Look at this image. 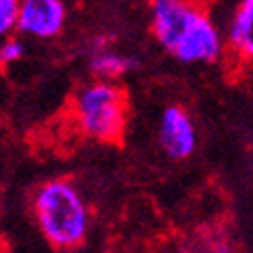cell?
I'll return each mask as SVG.
<instances>
[{
	"mask_svg": "<svg viewBox=\"0 0 253 253\" xmlns=\"http://www.w3.org/2000/svg\"><path fill=\"white\" fill-rule=\"evenodd\" d=\"M150 33L182 63H215L223 53L209 0H152Z\"/></svg>",
	"mask_w": 253,
	"mask_h": 253,
	"instance_id": "cell-1",
	"label": "cell"
},
{
	"mask_svg": "<svg viewBox=\"0 0 253 253\" xmlns=\"http://www.w3.org/2000/svg\"><path fill=\"white\" fill-rule=\"evenodd\" d=\"M35 223L57 253H75L87 241L89 213L73 180L59 176L41 182L31 195Z\"/></svg>",
	"mask_w": 253,
	"mask_h": 253,
	"instance_id": "cell-2",
	"label": "cell"
},
{
	"mask_svg": "<svg viewBox=\"0 0 253 253\" xmlns=\"http://www.w3.org/2000/svg\"><path fill=\"white\" fill-rule=\"evenodd\" d=\"M132 114V99L124 85L101 81L83 85L69 103V118L87 140L122 146Z\"/></svg>",
	"mask_w": 253,
	"mask_h": 253,
	"instance_id": "cell-3",
	"label": "cell"
},
{
	"mask_svg": "<svg viewBox=\"0 0 253 253\" xmlns=\"http://www.w3.org/2000/svg\"><path fill=\"white\" fill-rule=\"evenodd\" d=\"M219 61L229 83L253 77V0H241L237 4Z\"/></svg>",
	"mask_w": 253,
	"mask_h": 253,
	"instance_id": "cell-4",
	"label": "cell"
},
{
	"mask_svg": "<svg viewBox=\"0 0 253 253\" xmlns=\"http://www.w3.org/2000/svg\"><path fill=\"white\" fill-rule=\"evenodd\" d=\"M67 20V10L61 0H20L16 31L37 37H57Z\"/></svg>",
	"mask_w": 253,
	"mask_h": 253,
	"instance_id": "cell-5",
	"label": "cell"
},
{
	"mask_svg": "<svg viewBox=\"0 0 253 253\" xmlns=\"http://www.w3.org/2000/svg\"><path fill=\"white\" fill-rule=\"evenodd\" d=\"M158 138L162 150L174 160H184L195 152L197 130L182 105H168L162 112Z\"/></svg>",
	"mask_w": 253,
	"mask_h": 253,
	"instance_id": "cell-6",
	"label": "cell"
},
{
	"mask_svg": "<svg viewBox=\"0 0 253 253\" xmlns=\"http://www.w3.org/2000/svg\"><path fill=\"white\" fill-rule=\"evenodd\" d=\"M182 253H233L225 227H201L182 245Z\"/></svg>",
	"mask_w": 253,
	"mask_h": 253,
	"instance_id": "cell-7",
	"label": "cell"
},
{
	"mask_svg": "<svg viewBox=\"0 0 253 253\" xmlns=\"http://www.w3.org/2000/svg\"><path fill=\"white\" fill-rule=\"evenodd\" d=\"M136 67V61L126 57L122 53L116 51H97L95 57L91 59V71L97 79L101 81H118L120 77H124L130 69Z\"/></svg>",
	"mask_w": 253,
	"mask_h": 253,
	"instance_id": "cell-8",
	"label": "cell"
},
{
	"mask_svg": "<svg viewBox=\"0 0 253 253\" xmlns=\"http://www.w3.org/2000/svg\"><path fill=\"white\" fill-rule=\"evenodd\" d=\"M20 0H0V39L10 37L16 31Z\"/></svg>",
	"mask_w": 253,
	"mask_h": 253,
	"instance_id": "cell-9",
	"label": "cell"
},
{
	"mask_svg": "<svg viewBox=\"0 0 253 253\" xmlns=\"http://www.w3.org/2000/svg\"><path fill=\"white\" fill-rule=\"evenodd\" d=\"M23 55H25V45L14 37H4V41L0 43V67L12 65V63L20 61Z\"/></svg>",
	"mask_w": 253,
	"mask_h": 253,
	"instance_id": "cell-10",
	"label": "cell"
}]
</instances>
